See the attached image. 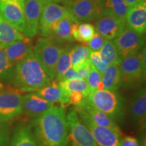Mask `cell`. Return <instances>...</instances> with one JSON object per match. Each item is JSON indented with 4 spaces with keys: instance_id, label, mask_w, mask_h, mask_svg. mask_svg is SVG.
Wrapping results in <instances>:
<instances>
[{
    "instance_id": "obj_1",
    "label": "cell",
    "mask_w": 146,
    "mask_h": 146,
    "mask_svg": "<svg viewBox=\"0 0 146 146\" xmlns=\"http://www.w3.org/2000/svg\"><path fill=\"white\" fill-rule=\"evenodd\" d=\"M31 129L38 146H67L68 130L65 107L54 105L33 118Z\"/></svg>"
},
{
    "instance_id": "obj_2",
    "label": "cell",
    "mask_w": 146,
    "mask_h": 146,
    "mask_svg": "<svg viewBox=\"0 0 146 146\" xmlns=\"http://www.w3.org/2000/svg\"><path fill=\"white\" fill-rule=\"evenodd\" d=\"M12 81L16 89L24 92H36L52 82L33 50L16 64Z\"/></svg>"
},
{
    "instance_id": "obj_3",
    "label": "cell",
    "mask_w": 146,
    "mask_h": 146,
    "mask_svg": "<svg viewBox=\"0 0 146 146\" xmlns=\"http://www.w3.org/2000/svg\"><path fill=\"white\" fill-rule=\"evenodd\" d=\"M120 86L131 89L140 85L145 77V48L123 58L119 64Z\"/></svg>"
},
{
    "instance_id": "obj_4",
    "label": "cell",
    "mask_w": 146,
    "mask_h": 146,
    "mask_svg": "<svg viewBox=\"0 0 146 146\" xmlns=\"http://www.w3.org/2000/svg\"><path fill=\"white\" fill-rule=\"evenodd\" d=\"M62 49L61 42L45 36L39 38L33 49L36 60L51 80L55 79L56 64Z\"/></svg>"
},
{
    "instance_id": "obj_5",
    "label": "cell",
    "mask_w": 146,
    "mask_h": 146,
    "mask_svg": "<svg viewBox=\"0 0 146 146\" xmlns=\"http://www.w3.org/2000/svg\"><path fill=\"white\" fill-rule=\"evenodd\" d=\"M86 98L91 105L108 115L116 123L123 120V102L116 92L106 89L93 91Z\"/></svg>"
},
{
    "instance_id": "obj_6",
    "label": "cell",
    "mask_w": 146,
    "mask_h": 146,
    "mask_svg": "<svg viewBox=\"0 0 146 146\" xmlns=\"http://www.w3.org/2000/svg\"><path fill=\"white\" fill-rule=\"evenodd\" d=\"M105 0H63L66 9L76 23L96 20L104 10Z\"/></svg>"
},
{
    "instance_id": "obj_7",
    "label": "cell",
    "mask_w": 146,
    "mask_h": 146,
    "mask_svg": "<svg viewBox=\"0 0 146 146\" xmlns=\"http://www.w3.org/2000/svg\"><path fill=\"white\" fill-rule=\"evenodd\" d=\"M67 146H99L74 109L66 114Z\"/></svg>"
},
{
    "instance_id": "obj_8",
    "label": "cell",
    "mask_w": 146,
    "mask_h": 146,
    "mask_svg": "<svg viewBox=\"0 0 146 146\" xmlns=\"http://www.w3.org/2000/svg\"><path fill=\"white\" fill-rule=\"evenodd\" d=\"M83 125L90 131L95 141L99 146H121L122 135L108 128L97 125L91 120L89 115L83 109L78 106L74 108Z\"/></svg>"
},
{
    "instance_id": "obj_9",
    "label": "cell",
    "mask_w": 146,
    "mask_h": 146,
    "mask_svg": "<svg viewBox=\"0 0 146 146\" xmlns=\"http://www.w3.org/2000/svg\"><path fill=\"white\" fill-rule=\"evenodd\" d=\"M23 96L15 89L0 91V123H8L22 113Z\"/></svg>"
},
{
    "instance_id": "obj_10",
    "label": "cell",
    "mask_w": 146,
    "mask_h": 146,
    "mask_svg": "<svg viewBox=\"0 0 146 146\" xmlns=\"http://www.w3.org/2000/svg\"><path fill=\"white\" fill-rule=\"evenodd\" d=\"M96 21L95 29L106 40H112L117 37L125 29L127 23L104 9Z\"/></svg>"
},
{
    "instance_id": "obj_11",
    "label": "cell",
    "mask_w": 146,
    "mask_h": 146,
    "mask_svg": "<svg viewBox=\"0 0 146 146\" xmlns=\"http://www.w3.org/2000/svg\"><path fill=\"white\" fill-rule=\"evenodd\" d=\"M121 59L140 52L144 45L143 34L126 25L123 31L113 40Z\"/></svg>"
},
{
    "instance_id": "obj_12",
    "label": "cell",
    "mask_w": 146,
    "mask_h": 146,
    "mask_svg": "<svg viewBox=\"0 0 146 146\" xmlns=\"http://www.w3.org/2000/svg\"><path fill=\"white\" fill-rule=\"evenodd\" d=\"M25 0H0V16L18 31L23 33Z\"/></svg>"
},
{
    "instance_id": "obj_13",
    "label": "cell",
    "mask_w": 146,
    "mask_h": 146,
    "mask_svg": "<svg viewBox=\"0 0 146 146\" xmlns=\"http://www.w3.org/2000/svg\"><path fill=\"white\" fill-rule=\"evenodd\" d=\"M43 4L41 0H25L24 34L28 38H33L39 29L40 16Z\"/></svg>"
},
{
    "instance_id": "obj_14",
    "label": "cell",
    "mask_w": 146,
    "mask_h": 146,
    "mask_svg": "<svg viewBox=\"0 0 146 146\" xmlns=\"http://www.w3.org/2000/svg\"><path fill=\"white\" fill-rule=\"evenodd\" d=\"M69 14L64 7L58 3H48L43 5L39 23L40 34L43 36H46L49 29L54 23Z\"/></svg>"
},
{
    "instance_id": "obj_15",
    "label": "cell",
    "mask_w": 146,
    "mask_h": 146,
    "mask_svg": "<svg viewBox=\"0 0 146 146\" xmlns=\"http://www.w3.org/2000/svg\"><path fill=\"white\" fill-rule=\"evenodd\" d=\"M129 114L132 125L140 128L145 126L146 116V91L145 87L137 91L132 96L129 107Z\"/></svg>"
},
{
    "instance_id": "obj_16",
    "label": "cell",
    "mask_w": 146,
    "mask_h": 146,
    "mask_svg": "<svg viewBox=\"0 0 146 146\" xmlns=\"http://www.w3.org/2000/svg\"><path fill=\"white\" fill-rule=\"evenodd\" d=\"M54 104L40 98L36 93H30L23 96L22 113L29 117L36 118L54 106Z\"/></svg>"
},
{
    "instance_id": "obj_17",
    "label": "cell",
    "mask_w": 146,
    "mask_h": 146,
    "mask_svg": "<svg viewBox=\"0 0 146 146\" xmlns=\"http://www.w3.org/2000/svg\"><path fill=\"white\" fill-rule=\"evenodd\" d=\"M75 22L70 14L62 18L54 23L49 29L46 36L52 38L56 41L61 42L74 41L72 35V28Z\"/></svg>"
},
{
    "instance_id": "obj_18",
    "label": "cell",
    "mask_w": 146,
    "mask_h": 146,
    "mask_svg": "<svg viewBox=\"0 0 146 146\" xmlns=\"http://www.w3.org/2000/svg\"><path fill=\"white\" fill-rule=\"evenodd\" d=\"M1 47L8 60L14 66L33 50L31 41L30 38L27 36L23 39L12 42Z\"/></svg>"
},
{
    "instance_id": "obj_19",
    "label": "cell",
    "mask_w": 146,
    "mask_h": 146,
    "mask_svg": "<svg viewBox=\"0 0 146 146\" xmlns=\"http://www.w3.org/2000/svg\"><path fill=\"white\" fill-rule=\"evenodd\" d=\"M126 23L130 28L139 33L143 34L146 29L145 0L129 8L126 16Z\"/></svg>"
},
{
    "instance_id": "obj_20",
    "label": "cell",
    "mask_w": 146,
    "mask_h": 146,
    "mask_svg": "<svg viewBox=\"0 0 146 146\" xmlns=\"http://www.w3.org/2000/svg\"><path fill=\"white\" fill-rule=\"evenodd\" d=\"M77 106L81 108L85 112H86L91 120L96 125L108 128V129H112V130L116 131V133L122 135L120 128L118 127L117 124L115 123L112 119H111L108 115L101 112V111L98 110L92 105H91L90 103L87 101L86 98Z\"/></svg>"
},
{
    "instance_id": "obj_21",
    "label": "cell",
    "mask_w": 146,
    "mask_h": 146,
    "mask_svg": "<svg viewBox=\"0 0 146 146\" xmlns=\"http://www.w3.org/2000/svg\"><path fill=\"white\" fill-rule=\"evenodd\" d=\"M36 94L43 100L54 104L59 102L64 106V105L69 104V95L61 89L59 83L55 80H52L50 85L36 91Z\"/></svg>"
},
{
    "instance_id": "obj_22",
    "label": "cell",
    "mask_w": 146,
    "mask_h": 146,
    "mask_svg": "<svg viewBox=\"0 0 146 146\" xmlns=\"http://www.w3.org/2000/svg\"><path fill=\"white\" fill-rule=\"evenodd\" d=\"M120 62L109 65L105 72L102 74V81L104 89L116 92L120 87Z\"/></svg>"
},
{
    "instance_id": "obj_23",
    "label": "cell",
    "mask_w": 146,
    "mask_h": 146,
    "mask_svg": "<svg viewBox=\"0 0 146 146\" xmlns=\"http://www.w3.org/2000/svg\"><path fill=\"white\" fill-rule=\"evenodd\" d=\"M10 146H38L29 126H19L14 131Z\"/></svg>"
},
{
    "instance_id": "obj_24",
    "label": "cell",
    "mask_w": 146,
    "mask_h": 146,
    "mask_svg": "<svg viewBox=\"0 0 146 146\" xmlns=\"http://www.w3.org/2000/svg\"><path fill=\"white\" fill-rule=\"evenodd\" d=\"M25 37L24 35L0 16V46H4Z\"/></svg>"
},
{
    "instance_id": "obj_25",
    "label": "cell",
    "mask_w": 146,
    "mask_h": 146,
    "mask_svg": "<svg viewBox=\"0 0 146 146\" xmlns=\"http://www.w3.org/2000/svg\"><path fill=\"white\" fill-rule=\"evenodd\" d=\"M96 33L94 26L90 23H74L72 28L73 39L81 43L89 42Z\"/></svg>"
},
{
    "instance_id": "obj_26",
    "label": "cell",
    "mask_w": 146,
    "mask_h": 146,
    "mask_svg": "<svg viewBox=\"0 0 146 146\" xmlns=\"http://www.w3.org/2000/svg\"><path fill=\"white\" fill-rule=\"evenodd\" d=\"M99 52L102 62L108 66L120 62L122 60L113 40H106Z\"/></svg>"
},
{
    "instance_id": "obj_27",
    "label": "cell",
    "mask_w": 146,
    "mask_h": 146,
    "mask_svg": "<svg viewBox=\"0 0 146 146\" xmlns=\"http://www.w3.org/2000/svg\"><path fill=\"white\" fill-rule=\"evenodd\" d=\"M58 83L61 89L68 95L71 92L77 91L83 94L85 97H87L91 92L86 80L85 79L76 78V79L60 81L58 82Z\"/></svg>"
},
{
    "instance_id": "obj_28",
    "label": "cell",
    "mask_w": 146,
    "mask_h": 146,
    "mask_svg": "<svg viewBox=\"0 0 146 146\" xmlns=\"http://www.w3.org/2000/svg\"><path fill=\"white\" fill-rule=\"evenodd\" d=\"M72 48V46L68 45L65 47H63L62 50L60 53L56 68V76H55L56 80L55 81L57 82L60 81L64 73L72 66L70 59V52Z\"/></svg>"
},
{
    "instance_id": "obj_29",
    "label": "cell",
    "mask_w": 146,
    "mask_h": 146,
    "mask_svg": "<svg viewBox=\"0 0 146 146\" xmlns=\"http://www.w3.org/2000/svg\"><path fill=\"white\" fill-rule=\"evenodd\" d=\"M15 66L12 65L0 46V81L10 82L13 80Z\"/></svg>"
},
{
    "instance_id": "obj_30",
    "label": "cell",
    "mask_w": 146,
    "mask_h": 146,
    "mask_svg": "<svg viewBox=\"0 0 146 146\" xmlns=\"http://www.w3.org/2000/svg\"><path fill=\"white\" fill-rule=\"evenodd\" d=\"M129 8L125 0H105L104 1V9L124 20H126Z\"/></svg>"
},
{
    "instance_id": "obj_31",
    "label": "cell",
    "mask_w": 146,
    "mask_h": 146,
    "mask_svg": "<svg viewBox=\"0 0 146 146\" xmlns=\"http://www.w3.org/2000/svg\"><path fill=\"white\" fill-rule=\"evenodd\" d=\"M89 48L85 45H76L72 47L70 52L71 66L72 67L76 66L89 59Z\"/></svg>"
},
{
    "instance_id": "obj_32",
    "label": "cell",
    "mask_w": 146,
    "mask_h": 146,
    "mask_svg": "<svg viewBox=\"0 0 146 146\" xmlns=\"http://www.w3.org/2000/svg\"><path fill=\"white\" fill-rule=\"evenodd\" d=\"M102 74L98 72L91 65V70L86 81L89 87L90 91L104 89V85L102 81Z\"/></svg>"
},
{
    "instance_id": "obj_33",
    "label": "cell",
    "mask_w": 146,
    "mask_h": 146,
    "mask_svg": "<svg viewBox=\"0 0 146 146\" xmlns=\"http://www.w3.org/2000/svg\"><path fill=\"white\" fill-rule=\"evenodd\" d=\"M89 60L91 65L102 74L105 72L107 67L108 66L102 62L99 52L89 51Z\"/></svg>"
},
{
    "instance_id": "obj_34",
    "label": "cell",
    "mask_w": 146,
    "mask_h": 146,
    "mask_svg": "<svg viewBox=\"0 0 146 146\" xmlns=\"http://www.w3.org/2000/svg\"><path fill=\"white\" fill-rule=\"evenodd\" d=\"M106 39L104 37L96 33L94 36H93L89 42H87V47L89 50L94 51V52H99L101 50L102 46L104 44Z\"/></svg>"
},
{
    "instance_id": "obj_35",
    "label": "cell",
    "mask_w": 146,
    "mask_h": 146,
    "mask_svg": "<svg viewBox=\"0 0 146 146\" xmlns=\"http://www.w3.org/2000/svg\"><path fill=\"white\" fill-rule=\"evenodd\" d=\"M73 68H74V70L77 72L78 78L86 80L91 70L90 62H89L88 59L83 62L82 63L79 64L76 66L73 67Z\"/></svg>"
},
{
    "instance_id": "obj_36",
    "label": "cell",
    "mask_w": 146,
    "mask_h": 146,
    "mask_svg": "<svg viewBox=\"0 0 146 146\" xmlns=\"http://www.w3.org/2000/svg\"><path fill=\"white\" fill-rule=\"evenodd\" d=\"M85 97L83 94L81 92H71L69 94V104L74 105V106H77L83 101Z\"/></svg>"
},
{
    "instance_id": "obj_37",
    "label": "cell",
    "mask_w": 146,
    "mask_h": 146,
    "mask_svg": "<svg viewBox=\"0 0 146 146\" xmlns=\"http://www.w3.org/2000/svg\"><path fill=\"white\" fill-rule=\"evenodd\" d=\"M76 78H78V74L76 71L74 70L73 67L71 66L70 68H68L66 72L64 73V74L60 78V81H68V80H72V79H76Z\"/></svg>"
},
{
    "instance_id": "obj_38",
    "label": "cell",
    "mask_w": 146,
    "mask_h": 146,
    "mask_svg": "<svg viewBox=\"0 0 146 146\" xmlns=\"http://www.w3.org/2000/svg\"><path fill=\"white\" fill-rule=\"evenodd\" d=\"M121 146H139L137 139L132 136H126L120 139Z\"/></svg>"
},
{
    "instance_id": "obj_39",
    "label": "cell",
    "mask_w": 146,
    "mask_h": 146,
    "mask_svg": "<svg viewBox=\"0 0 146 146\" xmlns=\"http://www.w3.org/2000/svg\"><path fill=\"white\" fill-rule=\"evenodd\" d=\"M8 137V131L0 123V146H4L6 144Z\"/></svg>"
},
{
    "instance_id": "obj_40",
    "label": "cell",
    "mask_w": 146,
    "mask_h": 146,
    "mask_svg": "<svg viewBox=\"0 0 146 146\" xmlns=\"http://www.w3.org/2000/svg\"><path fill=\"white\" fill-rule=\"evenodd\" d=\"M141 1H143V0H125L126 3L129 5V8L134 6V5L137 4L138 3H139Z\"/></svg>"
},
{
    "instance_id": "obj_41",
    "label": "cell",
    "mask_w": 146,
    "mask_h": 146,
    "mask_svg": "<svg viewBox=\"0 0 146 146\" xmlns=\"http://www.w3.org/2000/svg\"><path fill=\"white\" fill-rule=\"evenodd\" d=\"M43 5L48 4V3H58L62 2L63 0H41Z\"/></svg>"
}]
</instances>
